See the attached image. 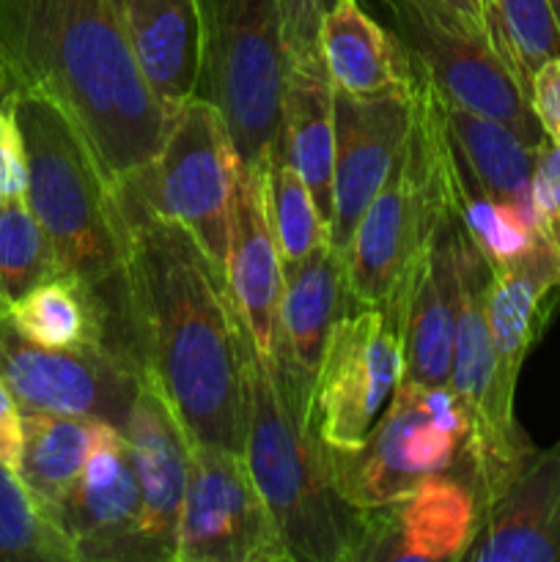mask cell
<instances>
[{"instance_id": "cell-1", "label": "cell", "mask_w": 560, "mask_h": 562, "mask_svg": "<svg viewBox=\"0 0 560 562\" xmlns=\"http://www.w3.org/2000/svg\"><path fill=\"white\" fill-rule=\"evenodd\" d=\"M124 278L143 379L168 401L190 442L242 453L245 329L228 280L195 236L115 192Z\"/></svg>"}, {"instance_id": "cell-2", "label": "cell", "mask_w": 560, "mask_h": 562, "mask_svg": "<svg viewBox=\"0 0 560 562\" xmlns=\"http://www.w3.org/2000/svg\"><path fill=\"white\" fill-rule=\"evenodd\" d=\"M0 82L64 110L113 187L163 146L170 113L137 66L119 0H0Z\"/></svg>"}, {"instance_id": "cell-3", "label": "cell", "mask_w": 560, "mask_h": 562, "mask_svg": "<svg viewBox=\"0 0 560 562\" xmlns=\"http://www.w3.org/2000/svg\"><path fill=\"white\" fill-rule=\"evenodd\" d=\"M11 97L25 137V195L53 245L58 274L91 291L141 366L126 300L124 220L113 184L64 110L31 91H11Z\"/></svg>"}, {"instance_id": "cell-4", "label": "cell", "mask_w": 560, "mask_h": 562, "mask_svg": "<svg viewBox=\"0 0 560 562\" xmlns=\"http://www.w3.org/2000/svg\"><path fill=\"white\" fill-rule=\"evenodd\" d=\"M242 459L289 562H349L360 508L335 492L311 423L289 404L247 335Z\"/></svg>"}, {"instance_id": "cell-5", "label": "cell", "mask_w": 560, "mask_h": 562, "mask_svg": "<svg viewBox=\"0 0 560 562\" xmlns=\"http://www.w3.org/2000/svg\"><path fill=\"white\" fill-rule=\"evenodd\" d=\"M450 201L437 91L415 71V119L388 181L346 245V280L357 305L379 307L399 327L401 302L434 223Z\"/></svg>"}, {"instance_id": "cell-6", "label": "cell", "mask_w": 560, "mask_h": 562, "mask_svg": "<svg viewBox=\"0 0 560 562\" xmlns=\"http://www.w3.org/2000/svg\"><path fill=\"white\" fill-rule=\"evenodd\" d=\"M201 82L245 168H261L283 130L289 47L280 0H195Z\"/></svg>"}, {"instance_id": "cell-7", "label": "cell", "mask_w": 560, "mask_h": 562, "mask_svg": "<svg viewBox=\"0 0 560 562\" xmlns=\"http://www.w3.org/2000/svg\"><path fill=\"white\" fill-rule=\"evenodd\" d=\"M464 445L467 417L450 387L401 379L360 445L322 448L335 492L366 510L406 497L426 477L456 470Z\"/></svg>"}, {"instance_id": "cell-8", "label": "cell", "mask_w": 560, "mask_h": 562, "mask_svg": "<svg viewBox=\"0 0 560 562\" xmlns=\"http://www.w3.org/2000/svg\"><path fill=\"white\" fill-rule=\"evenodd\" d=\"M492 267L472 241L464 225L461 234V307L453 340L448 387L467 417V445L461 475L472 483L481 508H486L536 453L516 423V390L500 376L492 333L486 318V289Z\"/></svg>"}, {"instance_id": "cell-9", "label": "cell", "mask_w": 560, "mask_h": 562, "mask_svg": "<svg viewBox=\"0 0 560 562\" xmlns=\"http://www.w3.org/2000/svg\"><path fill=\"white\" fill-rule=\"evenodd\" d=\"M239 168L242 159L220 110L203 97H190L170 110L163 146L152 162L113 190L190 231L223 269Z\"/></svg>"}, {"instance_id": "cell-10", "label": "cell", "mask_w": 560, "mask_h": 562, "mask_svg": "<svg viewBox=\"0 0 560 562\" xmlns=\"http://www.w3.org/2000/svg\"><path fill=\"white\" fill-rule=\"evenodd\" d=\"M388 3L412 69L426 77L445 102L500 121L533 148L547 140L525 86L497 53L486 27L417 0Z\"/></svg>"}, {"instance_id": "cell-11", "label": "cell", "mask_w": 560, "mask_h": 562, "mask_svg": "<svg viewBox=\"0 0 560 562\" xmlns=\"http://www.w3.org/2000/svg\"><path fill=\"white\" fill-rule=\"evenodd\" d=\"M404 373L401 335L379 307L351 305L333 327L311 393V431L324 448H355Z\"/></svg>"}, {"instance_id": "cell-12", "label": "cell", "mask_w": 560, "mask_h": 562, "mask_svg": "<svg viewBox=\"0 0 560 562\" xmlns=\"http://www.w3.org/2000/svg\"><path fill=\"white\" fill-rule=\"evenodd\" d=\"M176 562H289L242 453L190 442Z\"/></svg>"}, {"instance_id": "cell-13", "label": "cell", "mask_w": 560, "mask_h": 562, "mask_svg": "<svg viewBox=\"0 0 560 562\" xmlns=\"http://www.w3.org/2000/svg\"><path fill=\"white\" fill-rule=\"evenodd\" d=\"M0 379L25 412L91 417L124 428L143 376L108 351L47 349L0 316Z\"/></svg>"}, {"instance_id": "cell-14", "label": "cell", "mask_w": 560, "mask_h": 562, "mask_svg": "<svg viewBox=\"0 0 560 562\" xmlns=\"http://www.w3.org/2000/svg\"><path fill=\"white\" fill-rule=\"evenodd\" d=\"M475 488L453 470L426 477L406 497L360 510L349 562H453L481 525Z\"/></svg>"}, {"instance_id": "cell-15", "label": "cell", "mask_w": 560, "mask_h": 562, "mask_svg": "<svg viewBox=\"0 0 560 562\" xmlns=\"http://www.w3.org/2000/svg\"><path fill=\"white\" fill-rule=\"evenodd\" d=\"M415 119V88L351 97L335 91V212L329 241L340 252L388 181Z\"/></svg>"}, {"instance_id": "cell-16", "label": "cell", "mask_w": 560, "mask_h": 562, "mask_svg": "<svg viewBox=\"0 0 560 562\" xmlns=\"http://www.w3.org/2000/svg\"><path fill=\"white\" fill-rule=\"evenodd\" d=\"M461 234L464 220L450 192L448 206L434 223L401 302L399 335L406 382L448 387L456 327L461 307Z\"/></svg>"}, {"instance_id": "cell-17", "label": "cell", "mask_w": 560, "mask_h": 562, "mask_svg": "<svg viewBox=\"0 0 560 562\" xmlns=\"http://www.w3.org/2000/svg\"><path fill=\"white\" fill-rule=\"evenodd\" d=\"M355 305L346 280V258L333 241L302 261L283 263L278 368L272 379L289 404L311 423V393L333 327Z\"/></svg>"}, {"instance_id": "cell-18", "label": "cell", "mask_w": 560, "mask_h": 562, "mask_svg": "<svg viewBox=\"0 0 560 562\" xmlns=\"http://www.w3.org/2000/svg\"><path fill=\"white\" fill-rule=\"evenodd\" d=\"M121 431L130 442L141 486V562H176L181 505L190 477V437L168 401L146 379L137 387Z\"/></svg>"}, {"instance_id": "cell-19", "label": "cell", "mask_w": 560, "mask_h": 562, "mask_svg": "<svg viewBox=\"0 0 560 562\" xmlns=\"http://www.w3.org/2000/svg\"><path fill=\"white\" fill-rule=\"evenodd\" d=\"M77 562H141V486L124 431L99 423L80 481L58 510Z\"/></svg>"}, {"instance_id": "cell-20", "label": "cell", "mask_w": 560, "mask_h": 562, "mask_svg": "<svg viewBox=\"0 0 560 562\" xmlns=\"http://www.w3.org/2000/svg\"><path fill=\"white\" fill-rule=\"evenodd\" d=\"M225 280L247 340L267 371L278 368L283 258L267 212L261 168L242 165L231 203Z\"/></svg>"}, {"instance_id": "cell-21", "label": "cell", "mask_w": 560, "mask_h": 562, "mask_svg": "<svg viewBox=\"0 0 560 562\" xmlns=\"http://www.w3.org/2000/svg\"><path fill=\"white\" fill-rule=\"evenodd\" d=\"M464 562H560V439L483 508Z\"/></svg>"}, {"instance_id": "cell-22", "label": "cell", "mask_w": 560, "mask_h": 562, "mask_svg": "<svg viewBox=\"0 0 560 562\" xmlns=\"http://www.w3.org/2000/svg\"><path fill=\"white\" fill-rule=\"evenodd\" d=\"M560 311V258L536 236L522 256L492 267L486 318L500 376L516 390L522 366Z\"/></svg>"}, {"instance_id": "cell-23", "label": "cell", "mask_w": 560, "mask_h": 562, "mask_svg": "<svg viewBox=\"0 0 560 562\" xmlns=\"http://www.w3.org/2000/svg\"><path fill=\"white\" fill-rule=\"evenodd\" d=\"M119 5L137 66L170 113L195 97L201 82L195 0H119Z\"/></svg>"}, {"instance_id": "cell-24", "label": "cell", "mask_w": 560, "mask_h": 562, "mask_svg": "<svg viewBox=\"0 0 560 562\" xmlns=\"http://www.w3.org/2000/svg\"><path fill=\"white\" fill-rule=\"evenodd\" d=\"M318 55L335 91L382 97L415 88V69L399 36L384 31L357 0H338L318 25Z\"/></svg>"}, {"instance_id": "cell-25", "label": "cell", "mask_w": 560, "mask_h": 562, "mask_svg": "<svg viewBox=\"0 0 560 562\" xmlns=\"http://www.w3.org/2000/svg\"><path fill=\"white\" fill-rule=\"evenodd\" d=\"M280 143H283L291 168L302 176V181L311 190L322 220L333 225L335 88L318 53L289 58Z\"/></svg>"}, {"instance_id": "cell-26", "label": "cell", "mask_w": 560, "mask_h": 562, "mask_svg": "<svg viewBox=\"0 0 560 562\" xmlns=\"http://www.w3.org/2000/svg\"><path fill=\"white\" fill-rule=\"evenodd\" d=\"M434 88V86H432ZM439 115L450 143L494 201L505 203L533 223V170L538 148L527 146L514 130L500 121L478 115L459 104L445 102L437 93Z\"/></svg>"}, {"instance_id": "cell-27", "label": "cell", "mask_w": 560, "mask_h": 562, "mask_svg": "<svg viewBox=\"0 0 560 562\" xmlns=\"http://www.w3.org/2000/svg\"><path fill=\"white\" fill-rule=\"evenodd\" d=\"M99 423L58 412H25V445L16 475L53 510L55 519L86 470Z\"/></svg>"}, {"instance_id": "cell-28", "label": "cell", "mask_w": 560, "mask_h": 562, "mask_svg": "<svg viewBox=\"0 0 560 562\" xmlns=\"http://www.w3.org/2000/svg\"><path fill=\"white\" fill-rule=\"evenodd\" d=\"M0 562H77L53 510L5 467H0Z\"/></svg>"}, {"instance_id": "cell-29", "label": "cell", "mask_w": 560, "mask_h": 562, "mask_svg": "<svg viewBox=\"0 0 560 562\" xmlns=\"http://www.w3.org/2000/svg\"><path fill=\"white\" fill-rule=\"evenodd\" d=\"M486 33L525 91L536 69L560 58V25L549 0H481ZM530 97V93H527Z\"/></svg>"}, {"instance_id": "cell-30", "label": "cell", "mask_w": 560, "mask_h": 562, "mask_svg": "<svg viewBox=\"0 0 560 562\" xmlns=\"http://www.w3.org/2000/svg\"><path fill=\"white\" fill-rule=\"evenodd\" d=\"M261 173L269 223H272L275 239H278L280 258L283 263L302 261L318 245L329 241V225L318 214L316 201L302 176L285 159L280 140L264 159Z\"/></svg>"}, {"instance_id": "cell-31", "label": "cell", "mask_w": 560, "mask_h": 562, "mask_svg": "<svg viewBox=\"0 0 560 562\" xmlns=\"http://www.w3.org/2000/svg\"><path fill=\"white\" fill-rule=\"evenodd\" d=\"M58 274L53 245L27 195L0 201V316L11 302Z\"/></svg>"}, {"instance_id": "cell-32", "label": "cell", "mask_w": 560, "mask_h": 562, "mask_svg": "<svg viewBox=\"0 0 560 562\" xmlns=\"http://www.w3.org/2000/svg\"><path fill=\"white\" fill-rule=\"evenodd\" d=\"M530 201L536 236L560 258V146L549 140L538 146Z\"/></svg>"}, {"instance_id": "cell-33", "label": "cell", "mask_w": 560, "mask_h": 562, "mask_svg": "<svg viewBox=\"0 0 560 562\" xmlns=\"http://www.w3.org/2000/svg\"><path fill=\"white\" fill-rule=\"evenodd\" d=\"M27 192V154L20 121H16L14 97L0 99V201Z\"/></svg>"}, {"instance_id": "cell-34", "label": "cell", "mask_w": 560, "mask_h": 562, "mask_svg": "<svg viewBox=\"0 0 560 562\" xmlns=\"http://www.w3.org/2000/svg\"><path fill=\"white\" fill-rule=\"evenodd\" d=\"M338 0H280L289 58L318 53V25Z\"/></svg>"}, {"instance_id": "cell-35", "label": "cell", "mask_w": 560, "mask_h": 562, "mask_svg": "<svg viewBox=\"0 0 560 562\" xmlns=\"http://www.w3.org/2000/svg\"><path fill=\"white\" fill-rule=\"evenodd\" d=\"M527 93H530V108L541 124L544 137L560 146V58L538 66Z\"/></svg>"}, {"instance_id": "cell-36", "label": "cell", "mask_w": 560, "mask_h": 562, "mask_svg": "<svg viewBox=\"0 0 560 562\" xmlns=\"http://www.w3.org/2000/svg\"><path fill=\"white\" fill-rule=\"evenodd\" d=\"M22 445H25V409L9 384L0 379V467L20 472Z\"/></svg>"}, {"instance_id": "cell-37", "label": "cell", "mask_w": 560, "mask_h": 562, "mask_svg": "<svg viewBox=\"0 0 560 562\" xmlns=\"http://www.w3.org/2000/svg\"><path fill=\"white\" fill-rule=\"evenodd\" d=\"M417 3H426L432 5V9L448 11V14L459 16V20L470 22V25L486 27V22H483V11L475 0H417Z\"/></svg>"}, {"instance_id": "cell-38", "label": "cell", "mask_w": 560, "mask_h": 562, "mask_svg": "<svg viewBox=\"0 0 560 562\" xmlns=\"http://www.w3.org/2000/svg\"><path fill=\"white\" fill-rule=\"evenodd\" d=\"M549 3H552L555 16H558V25H560V0H549Z\"/></svg>"}, {"instance_id": "cell-39", "label": "cell", "mask_w": 560, "mask_h": 562, "mask_svg": "<svg viewBox=\"0 0 560 562\" xmlns=\"http://www.w3.org/2000/svg\"><path fill=\"white\" fill-rule=\"evenodd\" d=\"M0 93H5V91H3V82H0Z\"/></svg>"}, {"instance_id": "cell-40", "label": "cell", "mask_w": 560, "mask_h": 562, "mask_svg": "<svg viewBox=\"0 0 560 562\" xmlns=\"http://www.w3.org/2000/svg\"><path fill=\"white\" fill-rule=\"evenodd\" d=\"M475 3H478V5H481V0H475ZM481 11H483V5H481Z\"/></svg>"}]
</instances>
